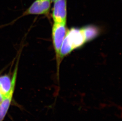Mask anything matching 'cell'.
<instances>
[{
    "label": "cell",
    "instance_id": "7a4b0ae2",
    "mask_svg": "<svg viewBox=\"0 0 122 121\" xmlns=\"http://www.w3.org/2000/svg\"><path fill=\"white\" fill-rule=\"evenodd\" d=\"M67 32L66 23H54L52 28V39L55 50L58 67L61 63L60 50Z\"/></svg>",
    "mask_w": 122,
    "mask_h": 121
},
{
    "label": "cell",
    "instance_id": "277c9868",
    "mask_svg": "<svg viewBox=\"0 0 122 121\" xmlns=\"http://www.w3.org/2000/svg\"><path fill=\"white\" fill-rule=\"evenodd\" d=\"M51 2V0H35L22 15L14 21L29 15H47L50 12Z\"/></svg>",
    "mask_w": 122,
    "mask_h": 121
},
{
    "label": "cell",
    "instance_id": "3957f363",
    "mask_svg": "<svg viewBox=\"0 0 122 121\" xmlns=\"http://www.w3.org/2000/svg\"><path fill=\"white\" fill-rule=\"evenodd\" d=\"M19 58L17 61L13 75H0V103L7 96L12 88L15 87L17 77Z\"/></svg>",
    "mask_w": 122,
    "mask_h": 121
},
{
    "label": "cell",
    "instance_id": "52a82bcc",
    "mask_svg": "<svg viewBox=\"0 0 122 121\" xmlns=\"http://www.w3.org/2000/svg\"><path fill=\"white\" fill-rule=\"evenodd\" d=\"M83 29L87 42L93 39L98 34L99 31L95 26H85L83 28Z\"/></svg>",
    "mask_w": 122,
    "mask_h": 121
},
{
    "label": "cell",
    "instance_id": "5b68a950",
    "mask_svg": "<svg viewBox=\"0 0 122 121\" xmlns=\"http://www.w3.org/2000/svg\"><path fill=\"white\" fill-rule=\"evenodd\" d=\"M67 3V0H57L54 2L52 18L54 23H66Z\"/></svg>",
    "mask_w": 122,
    "mask_h": 121
},
{
    "label": "cell",
    "instance_id": "8992f818",
    "mask_svg": "<svg viewBox=\"0 0 122 121\" xmlns=\"http://www.w3.org/2000/svg\"><path fill=\"white\" fill-rule=\"evenodd\" d=\"M15 88H12L7 96L0 103V121H3L9 109Z\"/></svg>",
    "mask_w": 122,
    "mask_h": 121
},
{
    "label": "cell",
    "instance_id": "6da1fadb",
    "mask_svg": "<svg viewBox=\"0 0 122 121\" xmlns=\"http://www.w3.org/2000/svg\"><path fill=\"white\" fill-rule=\"evenodd\" d=\"M87 42L84 30L74 28L66 32L60 50V59H62L76 48H78Z\"/></svg>",
    "mask_w": 122,
    "mask_h": 121
},
{
    "label": "cell",
    "instance_id": "ba28073f",
    "mask_svg": "<svg viewBox=\"0 0 122 121\" xmlns=\"http://www.w3.org/2000/svg\"><path fill=\"white\" fill-rule=\"evenodd\" d=\"M51 1L52 2H55V1H56V0H51Z\"/></svg>",
    "mask_w": 122,
    "mask_h": 121
}]
</instances>
